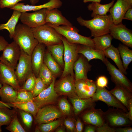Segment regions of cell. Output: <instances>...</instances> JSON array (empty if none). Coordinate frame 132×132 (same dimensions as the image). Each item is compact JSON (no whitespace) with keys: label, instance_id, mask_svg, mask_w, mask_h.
<instances>
[{"label":"cell","instance_id":"cell-19","mask_svg":"<svg viewBox=\"0 0 132 132\" xmlns=\"http://www.w3.org/2000/svg\"><path fill=\"white\" fill-rule=\"evenodd\" d=\"M0 80L2 83L8 84L17 90L21 87L17 78L15 70L0 61Z\"/></svg>","mask_w":132,"mask_h":132},{"label":"cell","instance_id":"cell-38","mask_svg":"<svg viewBox=\"0 0 132 132\" xmlns=\"http://www.w3.org/2000/svg\"><path fill=\"white\" fill-rule=\"evenodd\" d=\"M62 121L57 120L46 123L38 125V126L35 129V132H49L52 131L58 127L61 124Z\"/></svg>","mask_w":132,"mask_h":132},{"label":"cell","instance_id":"cell-17","mask_svg":"<svg viewBox=\"0 0 132 132\" xmlns=\"http://www.w3.org/2000/svg\"><path fill=\"white\" fill-rule=\"evenodd\" d=\"M75 86L77 96L79 98L82 99L91 98L97 88L96 82L88 78L75 81Z\"/></svg>","mask_w":132,"mask_h":132},{"label":"cell","instance_id":"cell-9","mask_svg":"<svg viewBox=\"0 0 132 132\" xmlns=\"http://www.w3.org/2000/svg\"><path fill=\"white\" fill-rule=\"evenodd\" d=\"M15 69V73L19 84L24 83L33 72L31 55L27 54L21 49L18 63Z\"/></svg>","mask_w":132,"mask_h":132},{"label":"cell","instance_id":"cell-55","mask_svg":"<svg viewBox=\"0 0 132 132\" xmlns=\"http://www.w3.org/2000/svg\"><path fill=\"white\" fill-rule=\"evenodd\" d=\"M11 105L10 103H6L0 101V107H7L11 109Z\"/></svg>","mask_w":132,"mask_h":132},{"label":"cell","instance_id":"cell-41","mask_svg":"<svg viewBox=\"0 0 132 132\" xmlns=\"http://www.w3.org/2000/svg\"><path fill=\"white\" fill-rule=\"evenodd\" d=\"M48 86L45 84L38 76L36 77L35 86L31 91L33 97H35L38 96L43 90L46 88Z\"/></svg>","mask_w":132,"mask_h":132},{"label":"cell","instance_id":"cell-20","mask_svg":"<svg viewBox=\"0 0 132 132\" xmlns=\"http://www.w3.org/2000/svg\"><path fill=\"white\" fill-rule=\"evenodd\" d=\"M80 54L79 55L73 66L75 82L80 79L88 78L87 74L91 70L92 66L87 59Z\"/></svg>","mask_w":132,"mask_h":132},{"label":"cell","instance_id":"cell-27","mask_svg":"<svg viewBox=\"0 0 132 132\" xmlns=\"http://www.w3.org/2000/svg\"><path fill=\"white\" fill-rule=\"evenodd\" d=\"M104 51L105 56L111 59L118 69L124 74L126 75L127 73L123 66L118 48L115 47L111 45Z\"/></svg>","mask_w":132,"mask_h":132},{"label":"cell","instance_id":"cell-4","mask_svg":"<svg viewBox=\"0 0 132 132\" xmlns=\"http://www.w3.org/2000/svg\"><path fill=\"white\" fill-rule=\"evenodd\" d=\"M31 28L35 38L39 43L46 46L63 43L62 35L46 23Z\"/></svg>","mask_w":132,"mask_h":132},{"label":"cell","instance_id":"cell-48","mask_svg":"<svg viewBox=\"0 0 132 132\" xmlns=\"http://www.w3.org/2000/svg\"><path fill=\"white\" fill-rule=\"evenodd\" d=\"M97 132H115V128L110 126L105 122L101 126L96 127Z\"/></svg>","mask_w":132,"mask_h":132},{"label":"cell","instance_id":"cell-47","mask_svg":"<svg viewBox=\"0 0 132 132\" xmlns=\"http://www.w3.org/2000/svg\"><path fill=\"white\" fill-rule=\"evenodd\" d=\"M64 124L68 131L70 132H76L75 122L74 120L66 118L64 121Z\"/></svg>","mask_w":132,"mask_h":132},{"label":"cell","instance_id":"cell-51","mask_svg":"<svg viewBox=\"0 0 132 132\" xmlns=\"http://www.w3.org/2000/svg\"><path fill=\"white\" fill-rule=\"evenodd\" d=\"M116 132H132V128L130 126H125L122 128L118 127L115 128Z\"/></svg>","mask_w":132,"mask_h":132},{"label":"cell","instance_id":"cell-57","mask_svg":"<svg viewBox=\"0 0 132 132\" xmlns=\"http://www.w3.org/2000/svg\"><path fill=\"white\" fill-rule=\"evenodd\" d=\"M56 132H65V129L64 128L62 127H59L57 128L55 131Z\"/></svg>","mask_w":132,"mask_h":132},{"label":"cell","instance_id":"cell-56","mask_svg":"<svg viewBox=\"0 0 132 132\" xmlns=\"http://www.w3.org/2000/svg\"><path fill=\"white\" fill-rule=\"evenodd\" d=\"M101 0H83V2L85 3L89 2H96L100 3Z\"/></svg>","mask_w":132,"mask_h":132},{"label":"cell","instance_id":"cell-44","mask_svg":"<svg viewBox=\"0 0 132 132\" xmlns=\"http://www.w3.org/2000/svg\"><path fill=\"white\" fill-rule=\"evenodd\" d=\"M19 113L24 123L27 127L30 128L32 126L33 120L32 114L21 110L20 111Z\"/></svg>","mask_w":132,"mask_h":132},{"label":"cell","instance_id":"cell-35","mask_svg":"<svg viewBox=\"0 0 132 132\" xmlns=\"http://www.w3.org/2000/svg\"><path fill=\"white\" fill-rule=\"evenodd\" d=\"M118 48L122 60L123 66L126 70L132 61V50L128 46L120 43Z\"/></svg>","mask_w":132,"mask_h":132},{"label":"cell","instance_id":"cell-22","mask_svg":"<svg viewBox=\"0 0 132 132\" xmlns=\"http://www.w3.org/2000/svg\"><path fill=\"white\" fill-rule=\"evenodd\" d=\"M103 113L101 109L92 108L88 109L82 115V118L85 123L97 127H99L105 122Z\"/></svg>","mask_w":132,"mask_h":132},{"label":"cell","instance_id":"cell-10","mask_svg":"<svg viewBox=\"0 0 132 132\" xmlns=\"http://www.w3.org/2000/svg\"><path fill=\"white\" fill-rule=\"evenodd\" d=\"M95 101H101L105 102L109 107H112L121 109L127 113V108L110 92L105 88L97 87L96 91L91 97Z\"/></svg>","mask_w":132,"mask_h":132},{"label":"cell","instance_id":"cell-8","mask_svg":"<svg viewBox=\"0 0 132 132\" xmlns=\"http://www.w3.org/2000/svg\"><path fill=\"white\" fill-rule=\"evenodd\" d=\"M75 76L68 75L55 82L54 88L59 95H64L71 98H78L75 86Z\"/></svg>","mask_w":132,"mask_h":132},{"label":"cell","instance_id":"cell-11","mask_svg":"<svg viewBox=\"0 0 132 132\" xmlns=\"http://www.w3.org/2000/svg\"><path fill=\"white\" fill-rule=\"evenodd\" d=\"M47 9L44 8L32 13L21 12L19 19L22 24L34 28L46 23Z\"/></svg>","mask_w":132,"mask_h":132},{"label":"cell","instance_id":"cell-49","mask_svg":"<svg viewBox=\"0 0 132 132\" xmlns=\"http://www.w3.org/2000/svg\"><path fill=\"white\" fill-rule=\"evenodd\" d=\"M76 131L77 132H81L83 129V124L78 118H77L75 121Z\"/></svg>","mask_w":132,"mask_h":132},{"label":"cell","instance_id":"cell-6","mask_svg":"<svg viewBox=\"0 0 132 132\" xmlns=\"http://www.w3.org/2000/svg\"><path fill=\"white\" fill-rule=\"evenodd\" d=\"M103 117L105 122L114 128L132 125V121L128 118L127 113L120 109L110 108L104 112Z\"/></svg>","mask_w":132,"mask_h":132},{"label":"cell","instance_id":"cell-14","mask_svg":"<svg viewBox=\"0 0 132 132\" xmlns=\"http://www.w3.org/2000/svg\"><path fill=\"white\" fill-rule=\"evenodd\" d=\"M109 33L113 38L119 40L128 47L132 48V31L122 23L117 24L112 23L110 27Z\"/></svg>","mask_w":132,"mask_h":132},{"label":"cell","instance_id":"cell-34","mask_svg":"<svg viewBox=\"0 0 132 132\" xmlns=\"http://www.w3.org/2000/svg\"><path fill=\"white\" fill-rule=\"evenodd\" d=\"M10 103L11 107L28 112L34 117L39 109L33 101L25 102H16Z\"/></svg>","mask_w":132,"mask_h":132},{"label":"cell","instance_id":"cell-2","mask_svg":"<svg viewBox=\"0 0 132 132\" xmlns=\"http://www.w3.org/2000/svg\"><path fill=\"white\" fill-rule=\"evenodd\" d=\"M13 39L21 49L30 55L39 43L35 38L31 28L23 24L16 25Z\"/></svg>","mask_w":132,"mask_h":132},{"label":"cell","instance_id":"cell-3","mask_svg":"<svg viewBox=\"0 0 132 132\" xmlns=\"http://www.w3.org/2000/svg\"><path fill=\"white\" fill-rule=\"evenodd\" d=\"M46 23L53 27L69 42L86 45L95 49L92 39L90 37H86L79 34L78 30L73 25H61L56 27L48 23Z\"/></svg>","mask_w":132,"mask_h":132},{"label":"cell","instance_id":"cell-33","mask_svg":"<svg viewBox=\"0 0 132 132\" xmlns=\"http://www.w3.org/2000/svg\"><path fill=\"white\" fill-rule=\"evenodd\" d=\"M44 63L54 76L56 77L58 76L61 73L60 66L47 50H45L44 53Z\"/></svg>","mask_w":132,"mask_h":132},{"label":"cell","instance_id":"cell-60","mask_svg":"<svg viewBox=\"0 0 132 132\" xmlns=\"http://www.w3.org/2000/svg\"><path fill=\"white\" fill-rule=\"evenodd\" d=\"M1 126L0 125V132H1L2 131V129L1 128Z\"/></svg>","mask_w":132,"mask_h":132},{"label":"cell","instance_id":"cell-52","mask_svg":"<svg viewBox=\"0 0 132 132\" xmlns=\"http://www.w3.org/2000/svg\"><path fill=\"white\" fill-rule=\"evenodd\" d=\"M129 109L127 114L128 118L132 121V99H131L128 103Z\"/></svg>","mask_w":132,"mask_h":132},{"label":"cell","instance_id":"cell-42","mask_svg":"<svg viewBox=\"0 0 132 132\" xmlns=\"http://www.w3.org/2000/svg\"><path fill=\"white\" fill-rule=\"evenodd\" d=\"M36 77L32 72L27 77L22 88L26 90L31 91L35 86Z\"/></svg>","mask_w":132,"mask_h":132},{"label":"cell","instance_id":"cell-36","mask_svg":"<svg viewBox=\"0 0 132 132\" xmlns=\"http://www.w3.org/2000/svg\"><path fill=\"white\" fill-rule=\"evenodd\" d=\"M38 76L43 82L48 86L52 82L54 77H55L44 63L40 68Z\"/></svg>","mask_w":132,"mask_h":132},{"label":"cell","instance_id":"cell-46","mask_svg":"<svg viewBox=\"0 0 132 132\" xmlns=\"http://www.w3.org/2000/svg\"><path fill=\"white\" fill-rule=\"evenodd\" d=\"M108 83V79L104 76H99L96 82L97 87L102 88L107 87Z\"/></svg>","mask_w":132,"mask_h":132},{"label":"cell","instance_id":"cell-50","mask_svg":"<svg viewBox=\"0 0 132 132\" xmlns=\"http://www.w3.org/2000/svg\"><path fill=\"white\" fill-rule=\"evenodd\" d=\"M8 44L4 37L0 35V51H3Z\"/></svg>","mask_w":132,"mask_h":132},{"label":"cell","instance_id":"cell-59","mask_svg":"<svg viewBox=\"0 0 132 132\" xmlns=\"http://www.w3.org/2000/svg\"><path fill=\"white\" fill-rule=\"evenodd\" d=\"M2 84L0 80V89L2 87Z\"/></svg>","mask_w":132,"mask_h":132},{"label":"cell","instance_id":"cell-15","mask_svg":"<svg viewBox=\"0 0 132 132\" xmlns=\"http://www.w3.org/2000/svg\"><path fill=\"white\" fill-rule=\"evenodd\" d=\"M111 76V81L115 85L123 86L132 91V84L129 80L119 69L105 58L103 63Z\"/></svg>","mask_w":132,"mask_h":132},{"label":"cell","instance_id":"cell-26","mask_svg":"<svg viewBox=\"0 0 132 132\" xmlns=\"http://www.w3.org/2000/svg\"><path fill=\"white\" fill-rule=\"evenodd\" d=\"M110 91L128 110L129 101L132 99V91L122 86L118 85H115L114 88Z\"/></svg>","mask_w":132,"mask_h":132},{"label":"cell","instance_id":"cell-18","mask_svg":"<svg viewBox=\"0 0 132 132\" xmlns=\"http://www.w3.org/2000/svg\"><path fill=\"white\" fill-rule=\"evenodd\" d=\"M62 4V2L61 0H49L46 3L38 5H25L24 3H18L10 9L22 12L31 11H35L44 8L48 9L58 8L60 7Z\"/></svg>","mask_w":132,"mask_h":132},{"label":"cell","instance_id":"cell-16","mask_svg":"<svg viewBox=\"0 0 132 132\" xmlns=\"http://www.w3.org/2000/svg\"><path fill=\"white\" fill-rule=\"evenodd\" d=\"M132 7V0H117L109 11L113 23L115 24L122 23L125 13Z\"/></svg>","mask_w":132,"mask_h":132},{"label":"cell","instance_id":"cell-62","mask_svg":"<svg viewBox=\"0 0 132 132\" xmlns=\"http://www.w3.org/2000/svg\"></svg>","mask_w":132,"mask_h":132},{"label":"cell","instance_id":"cell-53","mask_svg":"<svg viewBox=\"0 0 132 132\" xmlns=\"http://www.w3.org/2000/svg\"><path fill=\"white\" fill-rule=\"evenodd\" d=\"M123 19H127L132 21V9H129L125 13Z\"/></svg>","mask_w":132,"mask_h":132},{"label":"cell","instance_id":"cell-58","mask_svg":"<svg viewBox=\"0 0 132 132\" xmlns=\"http://www.w3.org/2000/svg\"><path fill=\"white\" fill-rule=\"evenodd\" d=\"M31 4L32 5H35L39 1V0H30Z\"/></svg>","mask_w":132,"mask_h":132},{"label":"cell","instance_id":"cell-23","mask_svg":"<svg viewBox=\"0 0 132 132\" xmlns=\"http://www.w3.org/2000/svg\"><path fill=\"white\" fill-rule=\"evenodd\" d=\"M58 8L47 9L46 22L58 27L61 25H72V23L62 15Z\"/></svg>","mask_w":132,"mask_h":132},{"label":"cell","instance_id":"cell-39","mask_svg":"<svg viewBox=\"0 0 132 132\" xmlns=\"http://www.w3.org/2000/svg\"><path fill=\"white\" fill-rule=\"evenodd\" d=\"M16 102H25L33 101L34 97L31 91L21 88L17 90Z\"/></svg>","mask_w":132,"mask_h":132},{"label":"cell","instance_id":"cell-7","mask_svg":"<svg viewBox=\"0 0 132 132\" xmlns=\"http://www.w3.org/2000/svg\"><path fill=\"white\" fill-rule=\"evenodd\" d=\"M0 61L9 67L15 70L19 59L21 49L14 41L9 44L3 51Z\"/></svg>","mask_w":132,"mask_h":132},{"label":"cell","instance_id":"cell-37","mask_svg":"<svg viewBox=\"0 0 132 132\" xmlns=\"http://www.w3.org/2000/svg\"><path fill=\"white\" fill-rule=\"evenodd\" d=\"M7 107H0V125H8L13 117L15 112Z\"/></svg>","mask_w":132,"mask_h":132},{"label":"cell","instance_id":"cell-28","mask_svg":"<svg viewBox=\"0 0 132 132\" xmlns=\"http://www.w3.org/2000/svg\"><path fill=\"white\" fill-rule=\"evenodd\" d=\"M17 90L10 85L2 83V86L0 89V97L2 102L10 103L16 102Z\"/></svg>","mask_w":132,"mask_h":132},{"label":"cell","instance_id":"cell-21","mask_svg":"<svg viewBox=\"0 0 132 132\" xmlns=\"http://www.w3.org/2000/svg\"><path fill=\"white\" fill-rule=\"evenodd\" d=\"M46 47L44 44L39 43L33 49L31 55L32 72L37 77L38 76L40 68L44 63Z\"/></svg>","mask_w":132,"mask_h":132},{"label":"cell","instance_id":"cell-61","mask_svg":"<svg viewBox=\"0 0 132 132\" xmlns=\"http://www.w3.org/2000/svg\"></svg>","mask_w":132,"mask_h":132},{"label":"cell","instance_id":"cell-25","mask_svg":"<svg viewBox=\"0 0 132 132\" xmlns=\"http://www.w3.org/2000/svg\"><path fill=\"white\" fill-rule=\"evenodd\" d=\"M78 53L83 55L89 62L93 59H98L104 63L106 58L103 51L85 45H79Z\"/></svg>","mask_w":132,"mask_h":132},{"label":"cell","instance_id":"cell-30","mask_svg":"<svg viewBox=\"0 0 132 132\" xmlns=\"http://www.w3.org/2000/svg\"><path fill=\"white\" fill-rule=\"evenodd\" d=\"M12 16L8 22L5 23L0 24V30H7L9 33L10 38H13L15 30L21 12L16 10H13Z\"/></svg>","mask_w":132,"mask_h":132},{"label":"cell","instance_id":"cell-54","mask_svg":"<svg viewBox=\"0 0 132 132\" xmlns=\"http://www.w3.org/2000/svg\"><path fill=\"white\" fill-rule=\"evenodd\" d=\"M97 127L96 126L89 124L85 128L84 132H95L96 131Z\"/></svg>","mask_w":132,"mask_h":132},{"label":"cell","instance_id":"cell-40","mask_svg":"<svg viewBox=\"0 0 132 132\" xmlns=\"http://www.w3.org/2000/svg\"><path fill=\"white\" fill-rule=\"evenodd\" d=\"M11 132H25V131L19 122L17 116L14 115L10 123L6 128Z\"/></svg>","mask_w":132,"mask_h":132},{"label":"cell","instance_id":"cell-31","mask_svg":"<svg viewBox=\"0 0 132 132\" xmlns=\"http://www.w3.org/2000/svg\"><path fill=\"white\" fill-rule=\"evenodd\" d=\"M115 0H112L108 4H102L100 3L92 2L87 6L88 10L92 11L91 16L93 18L97 15H107V13L109 12L110 8L114 3Z\"/></svg>","mask_w":132,"mask_h":132},{"label":"cell","instance_id":"cell-32","mask_svg":"<svg viewBox=\"0 0 132 132\" xmlns=\"http://www.w3.org/2000/svg\"><path fill=\"white\" fill-rule=\"evenodd\" d=\"M113 37L109 33L95 37L92 39L96 49L104 51L111 45Z\"/></svg>","mask_w":132,"mask_h":132},{"label":"cell","instance_id":"cell-1","mask_svg":"<svg viewBox=\"0 0 132 132\" xmlns=\"http://www.w3.org/2000/svg\"><path fill=\"white\" fill-rule=\"evenodd\" d=\"M77 20L80 25L89 29L91 36L94 37L109 33L110 26L113 23L110 14L97 15L89 20H85L79 16Z\"/></svg>","mask_w":132,"mask_h":132},{"label":"cell","instance_id":"cell-43","mask_svg":"<svg viewBox=\"0 0 132 132\" xmlns=\"http://www.w3.org/2000/svg\"><path fill=\"white\" fill-rule=\"evenodd\" d=\"M58 106L62 113L65 115L70 114L71 112L70 105L67 100L65 98L61 99L59 101Z\"/></svg>","mask_w":132,"mask_h":132},{"label":"cell","instance_id":"cell-13","mask_svg":"<svg viewBox=\"0 0 132 132\" xmlns=\"http://www.w3.org/2000/svg\"><path fill=\"white\" fill-rule=\"evenodd\" d=\"M55 80L54 77L48 86L34 98L33 101L38 109L53 103L57 99L58 95L54 88Z\"/></svg>","mask_w":132,"mask_h":132},{"label":"cell","instance_id":"cell-29","mask_svg":"<svg viewBox=\"0 0 132 132\" xmlns=\"http://www.w3.org/2000/svg\"><path fill=\"white\" fill-rule=\"evenodd\" d=\"M47 50L61 67H64V46L63 43L46 46Z\"/></svg>","mask_w":132,"mask_h":132},{"label":"cell","instance_id":"cell-5","mask_svg":"<svg viewBox=\"0 0 132 132\" xmlns=\"http://www.w3.org/2000/svg\"><path fill=\"white\" fill-rule=\"evenodd\" d=\"M62 40L64 49V66L61 77L68 75L74 76L73 66L79 55L78 51L80 44L71 43L62 36Z\"/></svg>","mask_w":132,"mask_h":132},{"label":"cell","instance_id":"cell-12","mask_svg":"<svg viewBox=\"0 0 132 132\" xmlns=\"http://www.w3.org/2000/svg\"><path fill=\"white\" fill-rule=\"evenodd\" d=\"M62 114L55 107L46 105L39 109L35 117V122L38 125L48 123L60 118Z\"/></svg>","mask_w":132,"mask_h":132},{"label":"cell","instance_id":"cell-45","mask_svg":"<svg viewBox=\"0 0 132 132\" xmlns=\"http://www.w3.org/2000/svg\"><path fill=\"white\" fill-rule=\"evenodd\" d=\"M25 0H0V8H10L15 5L19 1Z\"/></svg>","mask_w":132,"mask_h":132},{"label":"cell","instance_id":"cell-24","mask_svg":"<svg viewBox=\"0 0 132 132\" xmlns=\"http://www.w3.org/2000/svg\"><path fill=\"white\" fill-rule=\"evenodd\" d=\"M72 104L74 114H79L84 110L95 108V101L91 98L82 99L78 98H69Z\"/></svg>","mask_w":132,"mask_h":132}]
</instances>
